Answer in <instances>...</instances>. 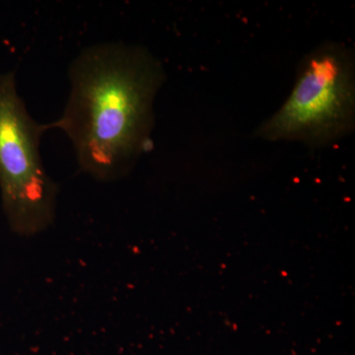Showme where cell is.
<instances>
[{"label": "cell", "mask_w": 355, "mask_h": 355, "mask_svg": "<svg viewBox=\"0 0 355 355\" xmlns=\"http://www.w3.org/2000/svg\"><path fill=\"white\" fill-rule=\"evenodd\" d=\"M49 130L30 114L15 72L0 73V198L9 228L21 237L43 233L57 216L58 187L40 151Z\"/></svg>", "instance_id": "2"}, {"label": "cell", "mask_w": 355, "mask_h": 355, "mask_svg": "<svg viewBox=\"0 0 355 355\" xmlns=\"http://www.w3.org/2000/svg\"><path fill=\"white\" fill-rule=\"evenodd\" d=\"M354 103L352 53L338 44H326L303 60L291 95L261 125L258 137L328 144L352 130Z\"/></svg>", "instance_id": "3"}, {"label": "cell", "mask_w": 355, "mask_h": 355, "mask_svg": "<svg viewBox=\"0 0 355 355\" xmlns=\"http://www.w3.org/2000/svg\"><path fill=\"white\" fill-rule=\"evenodd\" d=\"M69 95L50 123L67 135L81 172L102 183L130 174L150 141L153 105L165 80L146 48L104 42L83 49L69 69Z\"/></svg>", "instance_id": "1"}]
</instances>
